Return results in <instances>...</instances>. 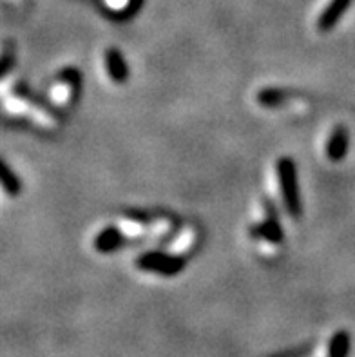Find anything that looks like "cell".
<instances>
[{"instance_id":"6da1fadb","label":"cell","mask_w":355,"mask_h":357,"mask_svg":"<svg viewBox=\"0 0 355 357\" xmlns=\"http://www.w3.org/2000/svg\"><path fill=\"white\" fill-rule=\"evenodd\" d=\"M275 174H278L279 192H281V199H283L288 216L299 220L303 214V204L296 162L290 156H281L275 162Z\"/></svg>"},{"instance_id":"7a4b0ae2","label":"cell","mask_w":355,"mask_h":357,"mask_svg":"<svg viewBox=\"0 0 355 357\" xmlns=\"http://www.w3.org/2000/svg\"><path fill=\"white\" fill-rule=\"evenodd\" d=\"M136 267L144 272L158 274V276L174 278L181 274V271L187 267V259L183 256H178V254L151 250V252L139 254L138 259H136Z\"/></svg>"},{"instance_id":"3957f363","label":"cell","mask_w":355,"mask_h":357,"mask_svg":"<svg viewBox=\"0 0 355 357\" xmlns=\"http://www.w3.org/2000/svg\"><path fill=\"white\" fill-rule=\"evenodd\" d=\"M265 208H266V218L263 222L256 223V225L250 229V234L254 238H259V240H266L270 243H281L285 238L283 227L278 218V208H274L270 205L269 198H265Z\"/></svg>"},{"instance_id":"277c9868","label":"cell","mask_w":355,"mask_h":357,"mask_svg":"<svg viewBox=\"0 0 355 357\" xmlns=\"http://www.w3.org/2000/svg\"><path fill=\"white\" fill-rule=\"evenodd\" d=\"M348 151H350V132L345 126H335L332 129L324 147L326 158L333 163H339L347 158Z\"/></svg>"},{"instance_id":"5b68a950","label":"cell","mask_w":355,"mask_h":357,"mask_svg":"<svg viewBox=\"0 0 355 357\" xmlns=\"http://www.w3.org/2000/svg\"><path fill=\"white\" fill-rule=\"evenodd\" d=\"M352 2L354 0H330L328 4L324 6L323 11H321L319 17H317V31H332L333 27L339 24V20L347 15Z\"/></svg>"},{"instance_id":"8992f818","label":"cell","mask_w":355,"mask_h":357,"mask_svg":"<svg viewBox=\"0 0 355 357\" xmlns=\"http://www.w3.org/2000/svg\"><path fill=\"white\" fill-rule=\"evenodd\" d=\"M127 243L126 234L114 225L105 227L104 231H100L95 238V249L100 254H113L116 250L123 249Z\"/></svg>"},{"instance_id":"52a82bcc","label":"cell","mask_w":355,"mask_h":357,"mask_svg":"<svg viewBox=\"0 0 355 357\" xmlns=\"http://www.w3.org/2000/svg\"><path fill=\"white\" fill-rule=\"evenodd\" d=\"M105 69L114 84H126L129 80V66L126 62V56L116 47L105 51Z\"/></svg>"},{"instance_id":"ba28073f","label":"cell","mask_w":355,"mask_h":357,"mask_svg":"<svg viewBox=\"0 0 355 357\" xmlns=\"http://www.w3.org/2000/svg\"><path fill=\"white\" fill-rule=\"evenodd\" d=\"M257 104L265 109H278L283 107L290 100V91L283 89V87H265L256 95Z\"/></svg>"},{"instance_id":"9c48e42d","label":"cell","mask_w":355,"mask_h":357,"mask_svg":"<svg viewBox=\"0 0 355 357\" xmlns=\"http://www.w3.org/2000/svg\"><path fill=\"white\" fill-rule=\"evenodd\" d=\"M352 352V335L347 331H338L330 337L326 354L328 357H348Z\"/></svg>"},{"instance_id":"30bf717a","label":"cell","mask_w":355,"mask_h":357,"mask_svg":"<svg viewBox=\"0 0 355 357\" xmlns=\"http://www.w3.org/2000/svg\"><path fill=\"white\" fill-rule=\"evenodd\" d=\"M0 181H2V189L6 190V195L18 196L22 192V180L18 178L13 169L9 167L6 160H2L0 163Z\"/></svg>"},{"instance_id":"8fae6325","label":"cell","mask_w":355,"mask_h":357,"mask_svg":"<svg viewBox=\"0 0 355 357\" xmlns=\"http://www.w3.org/2000/svg\"><path fill=\"white\" fill-rule=\"evenodd\" d=\"M308 354V349H296V350H287V352H281L278 356L272 357H303Z\"/></svg>"}]
</instances>
